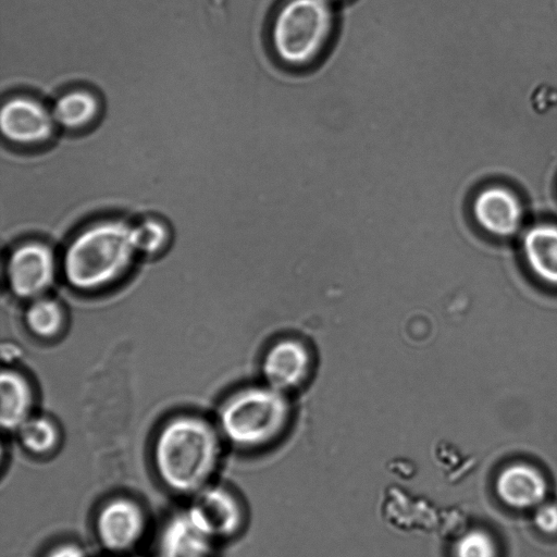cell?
Here are the masks:
<instances>
[{
	"instance_id": "cell-1",
	"label": "cell",
	"mask_w": 557,
	"mask_h": 557,
	"mask_svg": "<svg viewBox=\"0 0 557 557\" xmlns=\"http://www.w3.org/2000/svg\"><path fill=\"white\" fill-rule=\"evenodd\" d=\"M220 453L215 429L203 418L183 414L160 429L153 445V463L165 487L193 496L209 485Z\"/></svg>"
},
{
	"instance_id": "cell-2",
	"label": "cell",
	"mask_w": 557,
	"mask_h": 557,
	"mask_svg": "<svg viewBox=\"0 0 557 557\" xmlns=\"http://www.w3.org/2000/svg\"><path fill=\"white\" fill-rule=\"evenodd\" d=\"M337 30L336 13L330 0H285L269 22L268 47L281 67L307 72L327 57Z\"/></svg>"
},
{
	"instance_id": "cell-3",
	"label": "cell",
	"mask_w": 557,
	"mask_h": 557,
	"mask_svg": "<svg viewBox=\"0 0 557 557\" xmlns=\"http://www.w3.org/2000/svg\"><path fill=\"white\" fill-rule=\"evenodd\" d=\"M137 253L135 226L121 220L100 221L71 240L63 256V273L77 289H99L121 277Z\"/></svg>"
},
{
	"instance_id": "cell-4",
	"label": "cell",
	"mask_w": 557,
	"mask_h": 557,
	"mask_svg": "<svg viewBox=\"0 0 557 557\" xmlns=\"http://www.w3.org/2000/svg\"><path fill=\"white\" fill-rule=\"evenodd\" d=\"M289 417L281 391L272 387L244 388L226 400L220 411V429L234 445L255 448L276 438Z\"/></svg>"
},
{
	"instance_id": "cell-5",
	"label": "cell",
	"mask_w": 557,
	"mask_h": 557,
	"mask_svg": "<svg viewBox=\"0 0 557 557\" xmlns=\"http://www.w3.org/2000/svg\"><path fill=\"white\" fill-rule=\"evenodd\" d=\"M55 125L52 111L32 96H12L2 104L1 133L10 144L21 147L44 145L52 137Z\"/></svg>"
},
{
	"instance_id": "cell-6",
	"label": "cell",
	"mask_w": 557,
	"mask_h": 557,
	"mask_svg": "<svg viewBox=\"0 0 557 557\" xmlns=\"http://www.w3.org/2000/svg\"><path fill=\"white\" fill-rule=\"evenodd\" d=\"M147 517L134 499L117 496L106 502L97 512L95 531L103 548L111 553H124L143 540Z\"/></svg>"
},
{
	"instance_id": "cell-7",
	"label": "cell",
	"mask_w": 557,
	"mask_h": 557,
	"mask_svg": "<svg viewBox=\"0 0 557 557\" xmlns=\"http://www.w3.org/2000/svg\"><path fill=\"white\" fill-rule=\"evenodd\" d=\"M185 511L213 541L233 537L244 523V510L239 500L221 485L209 484L197 492Z\"/></svg>"
},
{
	"instance_id": "cell-8",
	"label": "cell",
	"mask_w": 557,
	"mask_h": 557,
	"mask_svg": "<svg viewBox=\"0 0 557 557\" xmlns=\"http://www.w3.org/2000/svg\"><path fill=\"white\" fill-rule=\"evenodd\" d=\"M7 274L10 288L17 297L38 298L53 282V252L40 242L22 244L11 252Z\"/></svg>"
},
{
	"instance_id": "cell-9",
	"label": "cell",
	"mask_w": 557,
	"mask_h": 557,
	"mask_svg": "<svg viewBox=\"0 0 557 557\" xmlns=\"http://www.w3.org/2000/svg\"><path fill=\"white\" fill-rule=\"evenodd\" d=\"M472 212L482 228L500 237L515 234L523 214L518 197L500 186L482 189L473 199Z\"/></svg>"
},
{
	"instance_id": "cell-10",
	"label": "cell",
	"mask_w": 557,
	"mask_h": 557,
	"mask_svg": "<svg viewBox=\"0 0 557 557\" xmlns=\"http://www.w3.org/2000/svg\"><path fill=\"white\" fill-rule=\"evenodd\" d=\"M311 367L307 347L299 341L286 338L267 352L262 369L270 386L282 391L295 387L306 380Z\"/></svg>"
},
{
	"instance_id": "cell-11",
	"label": "cell",
	"mask_w": 557,
	"mask_h": 557,
	"mask_svg": "<svg viewBox=\"0 0 557 557\" xmlns=\"http://www.w3.org/2000/svg\"><path fill=\"white\" fill-rule=\"evenodd\" d=\"M214 541L182 511L163 525L157 546L158 557H212Z\"/></svg>"
},
{
	"instance_id": "cell-12",
	"label": "cell",
	"mask_w": 557,
	"mask_h": 557,
	"mask_svg": "<svg viewBox=\"0 0 557 557\" xmlns=\"http://www.w3.org/2000/svg\"><path fill=\"white\" fill-rule=\"evenodd\" d=\"M522 249L532 271L541 280L557 285V225L530 227L523 236Z\"/></svg>"
},
{
	"instance_id": "cell-13",
	"label": "cell",
	"mask_w": 557,
	"mask_h": 557,
	"mask_svg": "<svg viewBox=\"0 0 557 557\" xmlns=\"http://www.w3.org/2000/svg\"><path fill=\"white\" fill-rule=\"evenodd\" d=\"M51 111L58 125L67 131H82L98 120L101 101L90 89L72 88L57 98Z\"/></svg>"
},
{
	"instance_id": "cell-14",
	"label": "cell",
	"mask_w": 557,
	"mask_h": 557,
	"mask_svg": "<svg viewBox=\"0 0 557 557\" xmlns=\"http://www.w3.org/2000/svg\"><path fill=\"white\" fill-rule=\"evenodd\" d=\"M1 426L5 431L17 429L30 417L33 393L25 377L14 370L1 373Z\"/></svg>"
},
{
	"instance_id": "cell-15",
	"label": "cell",
	"mask_w": 557,
	"mask_h": 557,
	"mask_svg": "<svg viewBox=\"0 0 557 557\" xmlns=\"http://www.w3.org/2000/svg\"><path fill=\"white\" fill-rule=\"evenodd\" d=\"M542 476L528 466H512L502 472L497 490L502 498L515 507L537 504L545 495Z\"/></svg>"
},
{
	"instance_id": "cell-16",
	"label": "cell",
	"mask_w": 557,
	"mask_h": 557,
	"mask_svg": "<svg viewBox=\"0 0 557 557\" xmlns=\"http://www.w3.org/2000/svg\"><path fill=\"white\" fill-rule=\"evenodd\" d=\"M16 432L21 445L37 456L52 453L60 440L57 425L44 417H29Z\"/></svg>"
},
{
	"instance_id": "cell-17",
	"label": "cell",
	"mask_w": 557,
	"mask_h": 557,
	"mask_svg": "<svg viewBox=\"0 0 557 557\" xmlns=\"http://www.w3.org/2000/svg\"><path fill=\"white\" fill-rule=\"evenodd\" d=\"M63 310L53 299L35 298L26 311V324L30 332L39 337H53L62 329Z\"/></svg>"
},
{
	"instance_id": "cell-18",
	"label": "cell",
	"mask_w": 557,
	"mask_h": 557,
	"mask_svg": "<svg viewBox=\"0 0 557 557\" xmlns=\"http://www.w3.org/2000/svg\"><path fill=\"white\" fill-rule=\"evenodd\" d=\"M135 232L139 253H157L165 246L169 239L166 226L157 220L141 222L135 226Z\"/></svg>"
},
{
	"instance_id": "cell-19",
	"label": "cell",
	"mask_w": 557,
	"mask_h": 557,
	"mask_svg": "<svg viewBox=\"0 0 557 557\" xmlns=\"http://www.w3.org/2000/svg\"><path fill=\"white\" fill-rule=\"evenodd\" d=\"M491 539L483 532L472 531L459 539L455 546V557H494Z\"/></svg>"
},
{
	"instance_id": "cell-20",
	"label": "cell",
	"mask_w": 557,
	"mask_h": 557,
	"mask_svg": "<svg viewBox=\"0 0 557 557\" xmlns=\"http://www.w3.org/2000/svg\"><path fill=\"white\" fill-rule=\"evenodd\" d=\"M535 522L545 532L557 530V507L547 505L542 507L535 515Z\"/></svg>"
},
{
	"instance_id": "cell-21",
	"label": "cell",
	"mask_w": 557,
	"mask_h": 557,
	"mask_svg": "<svg viewBox=\"0 0 557 557\" xmlns=\"http://www.w3.org/2000/svg\"><path fill=\"white\" fill-rule=\"evenodd\" d=\"M44 557H87V555L81 545L65 542L49 549Z\"/></svg>"
},
{
	"instance_id": "cell-22",
	"label": "cell",
	"mask_w": 557,
	"mask_h": 557,
	"mask_svg": "<svg viewBox=\"0 0 557 557\" xmlns=\"http://www.w3.org/2000/svg\"><path fill=\"white\" fill-rule=\"evenodd\" d=\"M330 1L333 2V1H338V0H330Z\"/></svg>"
}]
</instances>
